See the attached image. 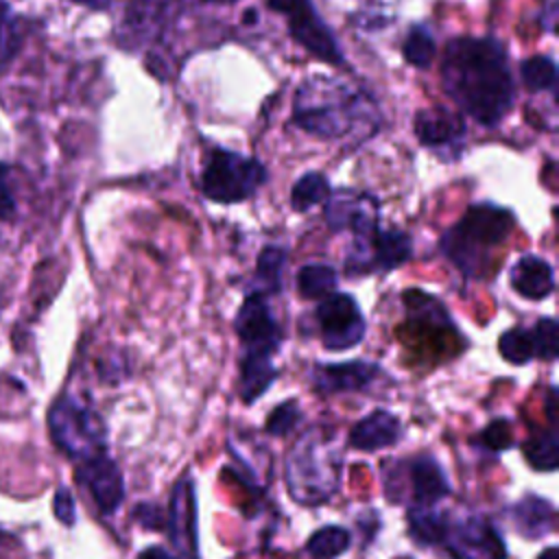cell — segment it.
<instances>
[{
	"instance_id": "cell-1",
	"label": "cell",
	"mask_w": 559,
	"mask_h": 559,
	"mask_svg": "<svg viewBox=\"0 0 559 559\" xmlns=\"http://www.w3.org/2000/svg\"><path fill=\"white\" fill-rule=\"evenodd\" d=\"M450 98L480 124H496L511 107L513 83L502 46L489 37H459L441 63Z\"/></svg>"
},
{
	"instance_id": "cell-2",
	"label": "cell",
	"mask_w": 559,
	"mask_h": 559,
	"mask_svg": "<svg viewBox=\"0 0 559 559\" xmlns=\"http://www.w3.org/2000/svg\"><path fill=\"white\" fill-rule=\"evenodd\" d=\"M369 103L352 87L314 76L306 81L295 94L293 118L304 131L319 138H343L356 124H367Z\"/></svg>"
},
{
	"instance_id": "cell-3",
	"label": "cell",
	"mask_w": 559,
	"mask_h": 559,
	"mask_svg": "<svg viewBox=\"0 0 559 559\" xmlns=\"http://www.w3.org/2000/svg\"><path fill=\"white\" fill-rule=\"evenodd\" d=\"M290 498L304 507L328 502L341 485V454L319 428L306 430L290 448L284 465Z\"/></svg>"
},
{
	"instance_id": "cell-4",
	"label": "cell",
	"mask_w": 559,
	"mask_h": 559,
	"mask_svg": "<svg viewBox=\"0 0 559 559\" xmlns=\"http://www.w3.org/2000/svg\"><path fill=\"white\" fill-rule=\"evenodd\" d=\"M513 225L515 218L507 207L491 203L472 205L461 221L443 234L441 251L467 280H476L483 275L489 251L507 240Z\"/></svg>"
},
{
	"instance_id": "cell-5",
	"label": "cell",
	"mask_w": 559,
	"mask_h": 559,
	"mask_svg": "<svg viewBox=\"0 0 559 559\" xmlns=\"http://www.w3.org/2000/svg\"><path fill=\"white\" fill-rule=\"evenodd\" d=\"M48 430L55 445L72 461H83L107 450L103 417L72 395H61L48 411Z\"/></svg>"
},
{
	"instance_id": "cell-6",
	"label": "cell",
	"mask_w": 559,
	"mask_h": 559,
	"mask_svg": "<svg viewBox=\"0 0 559 559\" xmlns=\"http://www.w3.org/2000/svg\"><path fill=\"white\" fill-rule=\"evenodd\" d=\"M264 181L266 170L258 159L214 148L201 175V190L210 201L238 203L249 199Z\"/></svg>"
},
{
	"instance_id": "cell-7",
	"label": "cell",
	"mask_w": 559,
	"mask_h": 559,
	"mask_svg": "<svg viewBox=\"0 0 559 559\" xmlns=\"http://www.w3.org/2000/svg\"><path fill=\"white\" fill-rule=\"evenodd\" d=\"M314 319L321 343L328 352H347L360 345L367 332L365 314L358 301L347 293L334 290L332 295L319 299Z\"/></svg>"
},
{
	"instance_id": "cell-8",
	"label": "cell",
	"mask_w": 559,
	"mask_h": 559,
	"mask_svg": "<svg viewBox=\"0 0 559 559\" xmlns=\"http://www.w3.org/2000/svg\"><path fill=\"white\" fill-rule=\"evenodd\" d=\"M234 330L242 345V356L273 358L282 347V330L271 312L264 293L251 290L234 317Z\"/></svg>"
},
{
	"instance_id": "cell-9",
	"label": "cell",
	"mask_w": 559,
	"mask_h": 559,
	"mask_svg": "<svg viewBox=\"0 0 559 559\" xmlns=\"http://www.w3.org/2000/svg\"><path fill=\"white\" fill-rule=\"evenodd\" d=\"M452 559H507V546L493 524L483 515L467 513L450 520L443 542Z\"/></svg>"
},
{
	"instance_id": "cell-10",
	"label": "cell",
	"mask_w": 559,
	"mask_h": 559,
	"mask_svg": "<svg viewBox=\"0 0 559 559\" xmlns=\"http://www.w3.org/2000/svg\"><path fill=\"white\" fill-rule=\"evenodd\" d=\"M269 7L288 15L290 33L306 50L328 63H343V55L332 31L323 24L310 0H269Z\"/></svg>"
},
{
	"instance_id": "cell-11",
	"label": "cell",
	"mask_w": 559,
	"mask_h": 559,
	"mask_svg": "<svg viewBox=\"0 0 559 559\" xmlns=\"http://www.w3.org/2000/svg\"><path fill=\"white\" fill-rule=\"evenodd\" d=\"M76 480L90 491L103 515H114L124 500V480L116 461L105 452L76 463Z\"/></svg>"
},
{
	"instance_id": "cell-12",
	"label": "cell",
	"mask_w": 559,
	"mask_h": 559,
	"mask_svg": "<svg viewBox=\"0 0 559 559\" xmlns=\"http://www.w3.org/2000/svg\"><path fill=\"white\" fill-rule=\"evenodd\" d=\"M197 491L194 478L188 474L177 480L170 493L166 528L173 546L186 559H199V531H197Z\"/></svg>"
},
{
	"instance_id": "cell-13",
	"label": "cell",
	"mask_w": 559,
	"mask_h": 559,
	"mask_svg": "<svg viewBox=\"0 0 559 559\" xmlns=\"http://www.w3.org/2000/svg\"><path fill=\"white\" fill-rule=\"evenodd\" d=\"M382 376V367L369 360L323 362L312 369V389L321 395L367 391Z\"/></svg>"
},
{
	"instance_id": "cell-14",
	"label": "cell",
	"mask_w": 559,
	"mask_h": 559,
	"mask_svg": "<svg viewBox=\"0 0 559 559\" xmlns=\"http://www.w3.org/2000/svg\"><path fill=\"white\" fill-rule=\"evenodd\" d=\"M400 437V419L386 408H376L373 413L365 415L360 421L354 424V428L349 430V445L360 452H378L382 448L395 445Z\"/></svg>"
},
{
	"instance_id": "cell-15",
	"label": "cell",
	"mask_w": 559,
	"mask_h": 559,
	"mask_svg": "<svg viewBox=\"0 0 559 559\" xmlns=\"http://www.w3.org/2000/svg\"><path fill=\"white\" fill-rule=\"evenodd\" d=\"M509 284L520 297L528 301H542L555 290V273L544 258L526 253L511 266Z\"/></svg>"
},
{
	"instance_id": "cell-16",
	"label": "cell",
	"mask_w": 559,
	"mask_h": 559,
	"mask_svg": "<svg viewBox=\"0 0 559 559\" xmlns=\"http://www.w3.org/2000/svg\"><path fill=\"white\" fill-rule=\"evenodd\" d=\"M408 485L415 504H437L452 493L441 463L430 454H417L408 461Z\"/></svg>"
},
{
	"instance_id": "cell-17",
	"label": "cell",
	"mask_w": 559,
	"mask_h": 559,
	"mask_svg": "<svg viewBox=\"0 0 559 559\" xmlns=\"http://www.w3.org/2000/svg\"><path fill=\"white\" fill-rule=\"evenodd\" d=\"M411 255H413V242L408 234L397 229H376L367 247L365 273H369V269L393 271L404 262H408Z\"/></svg>"
},
{
	"instance_id": "cell-18",
	"label": "cell",
	"mask_w": 559,
	"mask_h": 559,
	"mask_svg": "<svg viewBox=\"0 0 559 559\" xmlns=\"http://www.w3.org/2000/svg\"><path fill=\"white\" fill-rule=\"evenodd\" d=\"M509 513L515 531L526 539H539L555 528V507L546 498L526 496L518 500Z\"/></svg>"
},
{
	"instance_id": "cell-19",
	"label": "cell",
	"mask_w": 559,
	"mask_h": 559,
	"mask_svg": "<svg viewBox=\"0 0 559 559\" xmlns=\"http://www.w3.org/2000/svg\"><path fill=\"white\" fill-rule=\"evenodd\" d=\"M463 133L459 116L445 109H424L415 116V135L424 146H443Z\"/></svg>"
},
{
	"instance_id": "cell-20",
	"label": "cell",
	"mask_w": 559,
	"mask_h": 559,
	"mask_svg": "<svg viewBox=\"0 0 559 559\" xmlns=\"http://www.w3.org/2000/svg\"><path fill=\"white\" fill-rule=\"evenodd\" d=\"M280 371L273 365V358L260 356H242L240 358V378H238V393L245 404L258 402L271 384L277 380Z\"/></svg>"
},
{
	"instance_id": "cell-21",
	"label": "cell",
	"mask_w": 559,
	"mask_h": 559,
	"mask_svg": "<svg viewBox=\"0 0 559 559\" xmlns=\"http://www.w3.org/2000/svg\"><path fill=\"white\" fill-rule=\"evenodd\" d=\"M406 524L413 542L421 546H435L443 542L448 515L435 504H411L406 511Z\"/></svg>"
},
{
	"instance_id": "cell-22",
	"label": "cell",
	"mask_w": 559,
	"mask_h": 559,
	"mask_svg": "<svg viewBox=\"0 0 559 559\" xmlns=\"http://www.w3.org/2000/svg\"><path fill=\"white\" fill-rule=\"evenodd\" d=\"M522 452L533 469L542 472H555L559 463V439H557V424H550V428H542L531 432V437L524 441Z\"/></svg>"
},
{
	"instance_id": "cell-23",
	"label": "cell",
	"mask_w": 559,
	"mask_h": 559,
	"mask_svg": "<svg viewBox=\"0 0 559 559\" xmlns=\"http://www.w3.org/2000/svg\"><path fill=\"white\" fill-rule=\"evenodd\" d=\"M338 275L332 264L310 262L297 271V293L304 299H323L336 290Z\"/></svg>"
},
{
	"instance_id": "cell-24",
	"label": "cell",
	"mask_w": 559,
	"mask_h": 559,
	"mask_svg": "<svg viewBox=\"0 0 559 559\" xmlns=\"http://www.w3.org/2000/svg\"><path fill=\"white\" fill-rule=\"evenodd\" d=\"M286 249L277 245H269L260 251L255 262V284L258 293L275 295L282 293V277L286 266Z\"/></svg>"
},
{
	"instance_id": "cell-25",
	"label": "cell",
	"mask_w": 559,
	"mask_h": 559,
	"mask_svg": "<svg viewBox=\"0 0 559 559\" xmlns=\"http://www.w3.org/2000/svg\"><path fill=\"white\" fill-rule=\"evenodd\" d=\"M352 544V535L345 526H321L317 528L308 542H306V552L312 559H336L341 557Z\"/></svg>"
},
{
	"instance_id": "cell-26",
	"label": "cell",
	"mask_w": 559,
	"mask_h": 559,
	"mask_svg": "<svg viewBox=\"0 0 559 559\" xmlns=\"http://www.w3.org/2000/svg\"><path fill=\"white\" fill-rule=\"evenodd\" d=\"M498 352L511 365H528L533 358H537L533 332L522 325L502 332L498 338Z\"/></svg>"
},
{
	"instance_id": "cell-27",
	"label": "cell",
	"mask_w": 559,
	"mask_h": 559,
	"mask_svg": "<svg viewBox=\"0 0 559 559\" xmlns=\"http://www.w3.org/2000/svg\"><path fill=\"white\" fill-rule=\"evenodd\" d=\"M330 197V183L321 173H306L290 192V205L297 212H308L312 205Z\"/></svg>"
},
{
	"instance_id": "cell-28",
	"label": "cell",
	"mask_w": 559,
	"mask_h": 559,
	"mask_svg": "<svg viewBox=\"0 0 559 559\" xmlns=\"http://www.w3.org/2000/svg\"><path fill=\"white\" fill-rule=\"evenodd\" d=\"M404 57L415 68H428L432 63V57H435L432 35L426 28L415 26L408 33V37L404 39Z\"/></svg>"
},
{
	"instance_id": "cell-29",
	"label": "cell",
	"mask_w": 559,
	"mask_h": 559,
	"mask_svg": "<svg viewBox=\"0 0 559 559\" xmlns=\"http://www.w3.org/2000/svg\"><path fill=\"white\" fill-rule=\"evenodd\" d=\"M520 74H522V81L531 90H548L557 81L555 61L548 57H531V59L522 61Z\"/></svg>"
},
{
	"instance_id": "cell-30",
	"label": "cell",
	"mask_w": 559,
	"mask_h": 559,
	"mask_svg": "<svg viewBox=\"0 0 559 559\" xmlns=\"http://www.w3.org/2000/svg\"><path fill=\"white\" fill-rule=\"evenodd\" d=\"M301 421V408L297 400H286L282 404H277L264 424L266 435L271 437H284L288 432H293L297 428V424Z\"/></svg>"
},
{
	"instance_id": "cell-31",
	"label": "cell",
	"mask_w": 559,
	"mask_h": 559,
	"mask_svg": "<svg viewBox=\"0 0 559 559\" xmlns=\"http://www.w3.org/2000/svg\"><path fill=\"white\" fill-rule=\"evenodd\" d=\"M478 448H485L489 452H502L513 448V428L511 421L504 417H498L493 421H489L483 432L476 437Z\"/></svg>"
},
{
	"instance_id": "cell-32",
	"label": "cell",
	"mask_w": 559,
	"mask_h": 559,
	"mask_svg": "<svg viewBox=\"0 0 559 559\" xmlns=\"http://www.w3.org/2000/svg\"><path fill=\"white\" fill-rule=\"evenodd\" d=\"M537 358L555 360L557 358V321L552 317H542L531 328Z\"/></svg>"
},
{
	"instance_id": "cell-33",
	"label": "cell",
	"mask_w": 559,
	"mask_h": 559,
	"mask_svg": "<svg viewBox=\"0 0 559 559\" xmlns=\"http://www.w3.org/2000/svg\"><path fill=\"white\" fill-rule=\"evenodd\" d=\"M52 511H55V518L66 524V526H72L76 522V504H74V496L68 487H57L55 491V498H52Z\"/></svg>"
},
{
	"instance_id": "cell-34",
	"label": "cell",
	"mask_w": 559,
	"mask_h": 559,
	"mask_svg": "<svg viewBox=\"0 0 559 559\" xmlns=\"http://www.w3.org/2000/svg\"><path fill=\"white\" fill-rule=\"evenodd\" d=\"M133 520L142 528H151V531H157V528L166 526V515H164L162 507L155 504V502H140V504H135L133 507Z\"/></svg>"
},
{
	"instance_id": "cell-35",
	"label": "cell",
	"mask_w": 559,
	"mask_h": 559,
	"mask_svg": "<svg viewBox=\"0 0 559 559\" xmlns=\"http://www.w3.org/2000/svg\"><path fill=\"white\" fill-rule=\"evenodd\" d=\"M15 216V197L9 186V168L0 164V221H11Z\"/></svg>"
},
{
	"instance_id": "cell-36",
	"label": "cell",
	"mask_w": 559,
	"mask_h": 559,
	"mask_svg": "<svg viewBox=\"0 0 559 559\" xmlns=\"http://www.w3.org/2000/svg\"><path fill=\"white\" fill-rule=\"evenodd\" d=\"M138 559H181V557L166 550L164 546H148L138 555Z\"/></svg>"
},
{
	"instance_id": "cell-37",
	"label": "cell",
	"mask_w": 559,
	"mask_h": 559,
	"mask_svg": "<svg viewBox=\"0 0 559 559\" xmlns=\"http://www.w3.org/2000/svg\"><path fill=\"white\" fill-rule=\"evenodd\" d=\"M72 2H79V4H85V7H92V9H103L109 0H72Z\"/></svg>"
},
{
	"instance_id": "cell-38",
	"label": "cell",
	"mask_w": 559,
	"mask_h": 559,
	"mask_svg": "<svg viewBox=\"0 0 559 559\" xmlns=\"http://www.w3.org/2000/svg\"><path fill=\"white\" fill-rule=\"evenodd\" d=\"M537 559H559V550L555 546H548Z\"/></svg>"
},
{
	"instance_id": "cell-39",
	"label": "cell",
	"mask_w": 559,
	"mask_h": 559,
	"mask_svg": "<svg viewBox=\"0 0 559 559\" xmlns=\"http://www.w3.org/2000/svg\"><path fill=\"white\" fill-rule=\"evenodd\" d=\"M395 559H413V557H408V555H402V557H395Z\"/></svg>"
},
{
	"instance_id": "cell-40",
	"label": "cell",
	"mask_w": 559,
	"mask_h": 559,
	"mask_svg": "<svg viewBox=\"0 0 559 559\" xmlns=\"http://www.w3.org/2000/svg\"><path fill=\"white\" fill-rule=\"evenodd\" d=\"M210 2H234V0H210Z\"/></svg>"
}]
</instances>
